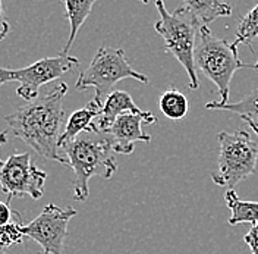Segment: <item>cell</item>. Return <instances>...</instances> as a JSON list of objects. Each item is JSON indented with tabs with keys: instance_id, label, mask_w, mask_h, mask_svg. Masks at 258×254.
<instances>
[{
	"instance_id": "obj_10",
	"label": "cell",
	"mask_w": 258,
	"mask_h": 254,
	"mask_svg": "<svg viewBox=\"0 0 258 254\" xmlns=\"http://www.w3.org/2000/svg\"><path fill=\"white\" fill-rule=\"evenodd\" d=\"M143 124H157V118L151 112L120 115L103 134L112 141L113 150L117 155H131L137 141L151 143V135L141 129Z\"/></svg>"
},
{
	"instance_id": "obj_20",
	"label": "cell",
	"mask_w": 258,
	"mask_h": 254,
	"mask_svg": "<svg viewBox=\"0 0 258 254\" xmlns=\"http://www.w3.org/2000/svg\"><path fill=\"white\" fill-rule=\"evenodd\" d=\"M243 241H245V244L249 247L251 253L258 254V222L254 223V225H251L249 231H248V232L245 234V237H243Z\"/></svg>"
},
{
	"instance_id": "obj_25",
	"label": "cell",
	"mask_w": 258,
	"mask_h": 254,
	"mask_svg": "<svg viewBox=\"0 0 258 254\" xmlns=\"http://www.w3.org/2000/svg\"><path fill=\"white\" fill-rule=\"evenodd\" d=\"M249 68H251V69H255V71H258V61L254 65L249 64Z\"/></svg>"
},
{
	"instance_id": "obj_24",
	"label": "cell",
	"mask_w": 258,
	"mask_h": 254,
	"mask_svg": "<svg viewBox=\"0 0 258 254\" xmlns=\"http://www.w3.org/2000/svg\"><path fill=\"white\" fill-rule=\"evenodd\" d=\"M245 122H246V124H248V125L251 127V129H254V132H255V134H258V125H257V124H254V122H251V121H245Z\"/></svg>"
},
{
	"instance_id": "obj_16",
	"label": "cell",
	"mask_w": 258,
	"mask_h": 254,
	"mask_svg": "<svg viewBox=\"0 0 258 254\" xmlns=\"http://www.w3.org/2000/svg\"><path fill=\"white\" fill-rule=\"evenodd\" d=\"M206 109L209 111H227L238 113L243 121H251L258 125V88L246 94L242 100L236 103H226L220 101H209L206 103Z\"/></svg>"
},
{
	"instance_id": "obj_5",
	"label": "cell",
	"mask_w": 258,
	"mask_h": 254,
	"mask_svg": "<svg viewBox=\"0 0 258 254\" xmlns=\"http://www.w3.org/2000/svg\"><path fill=\"white\" fill-rule=\"evenodd\" d=\"M217 141L220 145L217 171L211 174L216 185L227 190H235L236 185L255 172L258 160V143L245 129L232 134L219 132Z\"/></svg>"
},
{
	"instance_id": "obj_23",
	"label": "cell",
	"mask_w": 258,
	"mask_h": 254,
	"mask_svg": "<svg viewBox=\"0 0 258 254\" xmlns=\"http://www.w3.org/2000/svg\"><path fill=\"white\" fill-rule=\"evenodd\" d=\"M8 143V131H2L0 132V145H3V144H6ZM3 160L0 159V168L3 166Z\"/></svg>"
},
{
	"instance_id": "obj_15",
	"label": "cell",
	"mask_w": 258,
	"mask_h": 254,
	"mask_svg": "<svg viewBox=\"0 0 258 254\" xmlns=\"http://www.w3.org/2000/svg\"><path fill=\"white\" fill-rule=\"evenodd\" d=\"M226 206L230 209L232 215L229 218V225L236 226L241 223L258 222V201L241 200L236 194V190H227L225 194Z\"/></svg>"
},
{
	"instance_id": "obj_18",
	"label": "cell",
	"mask_w": 258,
	"mask_h": 254,
	"mask_svg": "<svg viewBox=\"0 0 258 254\" xmlns=\"http://www.w3.org/2000/svg\"><path fill=\"white\" fill-rule=\"evenodd\" d=\"M24 219L19 212L14 210V218L11 223L0 226V254H6L14 245L24 244L27 237L22 232L24 228Z\"/></svg>"
},
{
	"instance_id": "obj_17",
	"label": "cell",
	"mask_w": 258,
	"mask_h": 254,
	"mask_svg": "<svg viewBox=\"0 0 258 254\" xmlns=\"http://www.w3.org/2000/svg\"><path fill=\"white\" fill-rule=\"evenodd\" d=\"M159 108L166 118L172 121H182L189 113V101L182 91L176 88H169L161 93Z\"/></svg>"
},
{
	"instance_id": "obj_11",
	"label": "cell",
	"mask_w": 258,
	"mask_h": 254,
	"mask_svg": "<svg viewBox=\"0 0 258 254\" xmlns=\"http://www.w3.org/2000/svg\"><path fill=\"white\" fill-rule=\"evenodd\" d=\"M141 109L135 105L132 97L123 90H113L110 95L106 98L101 113L98 116V121L94 122L91 132L103 134L113 122L125 113H141Z\"/></svg>"
},
{
	"instance_id": "obj_2",
	"label": "cell",
	"mask_w": 258,
	"mask_h": 254,
	"mask_svg": "<svg viewBox=\"0 0 258 254\" xmlns=\"http://www.w3.org/2000/svg\"><path fill=\"white\" fill-rule=\"evenodd\" d=\"M60 148L66 155L68 168L75 174L74 198L77 201H85L88 198V184L93 176L110 179L117 171L112 141L104 134L84 132Z\"/></svg>"
},
{
	"instance_id": "obj_21",
	"label": "cell",
	"mask_w": 258,
	"mask_h": 254,
	"mask_svg": "<svg viewBox=\"0 0 258 254\" xmlns=\"http://www.w3.org/2000/svg\"><path fill=\"white\" fill-rule=\"evenodd\" d=\"M14 218V209H11V200L0 201V226L11 223Z\"/></svg>"
},
{
	"instance_id": "obj_1",
	"label": "cell",
	"mask_w": 258,
	"mask_h": 254,
	"mask_svg": "<svg viewBox=\"0 0 258 254\" xmlns=\"http://www.w3.org/2000/svg\"><path fill=\"white\" fill-rule=\"evenodd\" d=\"M68 84L57 82L37 100L6 115L3 119L12 129V134L28 144L32 150L50 160L68 166V159L59 155V137L63 131V100Z\"/></svg>"
},
{
	"instance_id": "obj_12",
	"label": "cell",
	"mask_w": 258,
	"mask_h": 254,
	"mask_svg": "<svg viewBox=\"0 0 258 254\" xmlns=\"http://www.w3.org/2000/svg\"><path fill=\"white\" fill-rule=\"evenodd\" d=\"M180 8L191 18L197 30L209 27L220 16H230L233 11L230 3L219 0H185Z\"/></svg>"
},
{
	"instance_id": "obj_4",
	"label": "cell",
	"mask_w": 258,
	"mask_h": 254,
	"mask_svg": "<svg viewBox=\"0 0 258 254\" xmlns=\"http://www.w3.org/2000/svg\"><path fill=\"white\" fill-rule=\"evenodd\" d=\"M132 78L143 84H150V78L135 71L126 59L123 48L100 47L94 55L88 68L80 74L75 88L84 91L87 88H94V101L103 108L106 98L113 91V87L122 80Z\"/></svg>"
},
{
	"instance_id": "obj_19",
	"label": "cell",
	"mask_w": 258,
	"mask_h": 254,
	"mask_svg": "<svg viewBox=\"0 0 258 254\" xmlns=\"http://www.w3.org/2000/svg\"><path fill=\"white\" fill-rule=\"evenodd\" d=\"M258 38V5H255L239 22L238 31H236V40L235 44H246L248 47L254 52L252 41Z\"/></svg>"
},
{
	"instance_id": "obj_9",
	"label": "cell",
	"mask_w": 258,
	"mask_h": 254,
	"mask_svg": "<svg viewBox=\"0 0 258 254\" xmlns=\"http://www.w3.org/2000/svg\"><path fill=\"white\" fill-rule=\"evenodd\" d=\"M77 213V209L72 206L62 209L56 205H47L35 219L24 225L22 232L27 238L38 242L41 247L38 254H63L68 225Z\"/></svg>"
},
{
	"instance_id": "obj_3",
	"label": "cell",
	"mask_w": 258,
	"mask_h": 254,
	"mask_svg": "<svg viewBox=\"0 0 258 254\" xmlns=\"http://www.w3.org/2000/svg\"><path fill=\"white\" fill-rule=\"evenodd\" d=\"M194 58L197 71H201L216 84L222 97L220 103H229L232 77L242 68H249V64H243L239 59L238 46L225 38L214 37L209 27H203L198 30V43L195 44Z\"/></svg>"
},
{
	"instance_id": "obj_8",
	"label": "cell",
	"mask_w": 258,
	"mask_h": 254,
	"mask_svg": "<svg viewBox=\"0 0 258 254\" xmlns=\"http://www.w3.org/2000/svg\"><path fill=\"white\" fill-rule=\"evenodd\" d=\"M46 179L47 174L32 163L30 153L14 151L0 168V188L8 200L25 195L32 200L41 198Z\"/></svg>"
},
{
	"instance_id": "obj_6",
	"label": "cell",
	"mask_w": 258,
	"mask_h": 254,
	"mask_svg": "<svg viewBox=\"0 0 258 254\" xmlns=\"http://www.w3.org/2000/svg\"><path fill=\"white\" fill-rule=\"evenodd\" d=\"M157 12L160 19L154 24V30L159 32L164 40V52L170 53L179 64L182 65L189 77V87L197 90L200 87L195 66V37L198 34L191 18L182 9L177 8L170 14L164 2H156Z\"/></svg>"
},
{
	"instance_id": "obj_14",
	"label": "cell",
	"mask_w": 258,
	"mask_h": 254,
	"mask_svg": "<svg viewBox=\"0 0 258 254\" xmlns=\"http://www.w3.org/2000/svg\"><path fill=\"white\" fill-rule=\"evenodd\" d=\"M94 0H64V9H66V18L71 22V32H69V38L64 44L62 55H68L69 50L72 47L78 31L81 30L82 24L85 22V19L91 14V9L94 6Z\"/></svg>"
},
{
	"instance_id": "obj_22",
	"label": "cell",
	"mask_w": 258,
	"mask_h": 254,
	"mask_svg": "<svg viewBox=\"0 0 258 254\" xmlns=\"http://www.w3.org/2000/svg\"><path fill=\"white\" fill-rule=\"evenodd\" d=\"M9 22H8V19H6V16H5V11H3V5H2V2H0V41L8 35V32H9Z\"/></svg>"
},
{
	"instance_id": "obj_13",
	"label": "cell",
	"mask_w": 258,
	"mask_h": 254,
	"mask_svg": "<svg viewBox=\"0 0 258 254\" xmlns=\"http://www.w3.org/2000/svg\"><path fill=\"white\" fill-rule=\"evenodd\" d=\"M101 113V106L97 105L94 100H90L85 108H82L80 111H75L68 119L63 131L59 137V148L63 144L69 143L72 140H75L77 137H80L84 132H91L93 125H94V119L100 116Z\"/></svg>"
},
{
	"instance_id": "obj_7",
	"label": "cell",
	"mask_w": 258,
	"mask_h": 254,
	"mask_svg": "<svg viewBox=\"0 0 258 254\" xmlns=\"http://www.w3.org/2000/svg\"><path fill=\"white\" fill-rule=\"evenodd\" d=\"M77 66H80L78 58L59 55L40 59L35 64L19 69L0 68V85L8 82H19L16 94L27 101H34L38 98L41 85L60 78Z\"/></svg>"
}]
</instances>
